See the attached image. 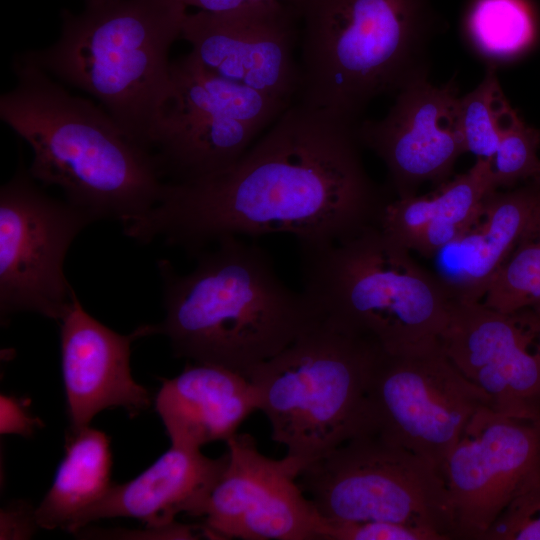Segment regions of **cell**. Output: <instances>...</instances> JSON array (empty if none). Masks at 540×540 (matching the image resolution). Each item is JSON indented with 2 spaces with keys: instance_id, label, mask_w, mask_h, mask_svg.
<instances>
[{
  "instance_id": "cell-24",
  "label": "cell",
  "mask_w": 540,
  "mask_h": 540,
  "mask_svg": "<svg viewBox=\"0 0 540 540\" xmlns=\"http://www.w3.org/2000/svg\"><path fill=\"white\" fill-rule=\"evenodd\" d=\"M516 115L500 87L496 67L489 65L481 82L458 97V125L466 152L491 159L505 128Z\"/></svg>"
},
{
  "instance_id": "cell-19",
  "label": "cell",
  "mask_w": 540,
  "mask_h": 540,
  "mask_svg": "<svg viewBox=\"0 0 540 540\" xmlns=\"http://www.w3.org/2000/svg\"><path fill=\"white\" fill-rule=\"evenodd\" d=\"M539 207L537 181L488 194L473 223L431 258L455 300H483Z\"/></svg>"
},
{
  "instance_id": "cell-9",
  "label": "cell",
  "mask_w": 540,
  "mask_h": 540,
  "mask_svg": "<svg viewBox=\"0 0 540 540\" xmlns=\"http://www.w3.org/2000/svg\"><path fill=\"white\" fill-rule=\"evenodd\" d=\"M206 70L191 53L171 62L152 154L166 182L199 179L236 163L289 107Z\"/></svg>"
},
{
  "instance_id": "cell-28",
  "label": "cell",
  "mask_w": 540,
  "mask_h": 540,
  "mask_svg": "<svg viewBox=\"0 0 540 540\" xmlns=\"http://www.w3.org/2000/svg\"><path fill=\"white\" fill-rule=\"evenodd\" d=\"M319 535L320 540H435L431 534L403 524L325 518Z\"/></svg>"
},
{
  "instance_id": "cell-31",
  "label": "cell",
  "mask_w": 540,
  "mask_h": 540,
  "mask_svg": "<svg viewBox=\"0 0 540 540\" xmlns=\"http://www.w3.org/2000/svg\"><path fill=\"white\" fill-rule=\"evenodd\" d=\"M186 7H195L199 11L222 13L242 7L269 1H289L296 3L299 0H180Z\"/></svg>"
},
{
  "instance_id": "cell-2",
  "label": "cell",
  "mask_w": 540,
  "mask_h": 540,
  "mask_svg": "<svg viewBox=\"0 0 540 540\" xmlns=\"http://www.w3.org/2000/svg\"><path fill=\"white\" fill-rule=\"evenodd\" d=\"M15 86L0 97V118L30 146V175L59 187L95 221L122 225L162 197L166 181L152 153L133 142L93 101L73 95L31 52L13 62Z\"/></svg>"
},
{
  "instance_id": "cell-11",
  "label": "cell",
  "mask_w": 540,
  "mask_h": 540,
  "mask_svg": "<svg viewBox=\"0 0 540 540\" xmlns=\"http://www.w3.org/2000/svg\"><path fill=\"white\" fill-rule=\"evenodd\" d=\"M375 433L428 460L443 473L449 453L490 397L469 381L440 346L392 355L384 351L370 388Z\"/></svg>"
},
{
  "instance_id": "cell-21",
  "label": "cell",
  "mask_w": 540,
  "mask_h": 540,
  "mask_svg": "<svg viewBox=\"0 0 540 540\" xmlns=\"http://www.w3.org/2000/svg\"><path fill=\"white\" fill-rule=\"evenodd\" d=\"M490 159L475 164L425 196L389 195L377 226L411 253L433 258L476 219L485 198L496 190Z\"/></svg>"
},
{
  "instance_id": "cell-6",
  "label": "cell",
  "mask_w": 540,
  "mask_h": 540,
  "mask_svg": "<svg viewBox=\"0 0 540 540\" xmlns=\"http://www.w3.org/2000/svg\"><path fill=\"white\" fill-rule=\"evenodd\" d=\"M300 254L302 292L320 318L392 355L439 347L455 299L376 224Z\"/></svg>"
},
{
  "instance_id": "cell-26",
  "label": "cell",
  "mask_w": 540,
  "mask_h": 540,
  "mask_svg": "<svg viewBox=\"0 0 540 540\" xmlns=\"http://www.w3.org/2000/svg\"><path fill=\"white\" fill-rule=\"evenodd\" d=\"M540 130L516 115L505 128L490 159L497 189H507L530 181L540 182Z\"/></svg>"
},
{
  "instance_id": "cell-13",
  "label": "cell",
  "mask_w": 540,
  "mask_h": 540,
  "mask_svg": "<svg viewBox=\"0 0 540 540\" xmlns=\"http://www.w3.org/2000/svg\"><path fill=\"white\" fill-rule=\"evenodd\" d=\"M439 346L495 411L540 421V311L454 300Z\"/></svg>"
},
{
  "instance_id": "cell-18",
  "label": "cell",
  "mask_w": 540,
  "mask_h": 540,
  "mask_svg": "<svg viewBox=\"0 0 540 540\" xmlns=\"http://www.w3.org/2000/svg\"><path fill=\"white\" fill-rule=\"evenodd\" d=\"M228 463V453L209 458L200 449L171 445L151 466L106 494L69 527L76 534L90 523L129 517L151 527L175 522L179 513L198 516Z\"/></svg>"
},
{
  "instance_id": "cell-8",
  "label": "cell",
  "mask_w": 540,
  "mask_h": 540,
  "mask_svg": "<svg viewBox=\"0 0 540 540\" xmlns=\"http://www.w3.org/2000/svg\"><path fill=\"white\" fill-rule=\"evenodd\" d=\"M298 483L317 512L337 521H383L455 539L440 469L377 433L354 437L308 463Z\"/></svg>"
},
{
  "instance_id": "cell-12",
  "label": "cell",
  "mask_w": 540,
  "mask_h": 540,
  "mask_svg": "<svg viewBox=\"0 0 540 540\" xmlns=\"http://www.w3.org/2000/svg\"><path fill=\"white\" fill-rule=\"evenodd\" d=\"M228 463L199 517L212 539L320 540L322 516L298 483L308 464L263 455L255 439L236 433L226 441Z\"/></svg>"
},
{
  "instance_id": "cell-16",
  "label": "cell",
  "mask_w": 540,
  "mask_h": 540,
  "mask_svg": "<svg viewBox=\"0 0 540 540\" xmlns=\"http://www.w3.org/2000/svg\"><path fill=\"white\" fill-rule=\"evenodd\" d=\"M454 84L437 87L421 79L396 94L380 120H361L357 134L363 147L385 164L395 197L415 196L427 182L448 181L458 158L466 153L457 118Z\"/></svg>"
},
{
  "instance_id": "cell-29",
  "label": "cell",
  "mask_w": 540,
  "mask_h": 540,
  "mask_svg": "<svg viewBox=\"0 0 540 540\" xmlns=\"http://www.w3.org/2000/svg\"><path fill=\"white\" fill-rule=\"evenodd\" d=\"M1 539H28L40 528L36 508L24 502H11L0 514Z\"/></svg>"
},
{
  "instance_id": "cell-15",
  "label": "cell",
  "mask_w": 540,
  "mask_h": 540,
  "mask_svg": "<svg viewBox=\"0 0 540 540\" xmlns=\"http://www.w3.org/2000/svg\"><path fill=\"white\" fill-rule=\"evenodd\" d=\"M298 19L289 1L222 13L197 11L186 14L181 38L209 72L291 105L300 84Z\"/></svg>"
},
{
  "instance_id": "cell-32",
  "label": "cell",
  "mask_w": 540,
  "mask_h": 540,
  "mask_svg": "<svg viewBox=\"0 0 540 540\" xmlns=\"http://www.w3.org/2000/svg\"><path fill=\"white\" fill-rule=\"evenodd\" d=\"M91 1H98V0H86V2H91Z\"/></svg>"
},
{
  "instance_id": "cell-23",
  "label": "cell",
  "mask_w": 540,
  "mask_h": 540,
  "mask_svg": "<svg viewBox=\"0 0 540 540\" xmlns=\"http://www.w3.org/2000/svg\"><path fill=\"white\" fill-rule=\"evenodd\" d=\"M467 33L473 48L495 66L527 51L535 23L523 0H477L469 12Z\"/></svg>"
},
{
  "instance_id": "cell-3",
  "label": "cell",
  "mask_w": 540,
  "mask_h": 540,
  "mask_svg": "<svg viewBox=\"0 0 540 540\" xmlns=\"http://www.w3.org/2000/svg\"><path fill=\"white\" fill-rule=\"evenodd\" d=\"M197 252L179 274L157 261L165 317L150 334L168 338L176 357L243 375L291 344L318 318L304 295L285 285L270 255L240 236Z\"/></svg>"
},
{
  "instance_id": "cell-27",
  "label": "cell",
  "mask_w": 540,
  "mask_h": 540,
  "mask_svg": "<svg viewBox=\"0 0 540 540\" xmlns=\"http://www.w3.org/2000/svg\"><path fill=\"white\" fill-rule=\"evenodd\" d=\"M482 540H540V475L514 497Z\"/></svg>"
},
{
  "instance_id": "cell-4",
  "label": "cell",
  "mask_w": 540,
  "mask_h": 540,
  "mask_svg": "<svg viewBox=\"0 0 540 540\" xmlns=\"http://www.w3.org/2000/svg\"><path fill=\"white\" fill-rule=\"evenodd\" d=\"M299 103L359 123L377 97L427 79L430 0H299Z\"/></svg>"
},
{
  "instance_id": "cell-7",
  "label": "cell",
  "mask_w": 540,
  "mask_h": 540,
  "mask_svg": "<svg viewBox=\"0 0 540 540\" xmlns=\"http://www.w3.org/2000/svg\"><path fill=\"white\" fill-rule=\"evenodd\" d=\"M382 348L318 318L278 354L251 369L273 441L307 463L375 433L371 380Z\"/></svg>"
},
{
  "instance_id": "cell-20",
  "label": "cell",
  "mask_w": 540,
  "mask_h": 540,
  "mask_svg": "<svg viewBox=\"0 0 540 540\" xmlns=\"http://www.w3.org/2000/svg\"><path fill=\"white\" fill-rule=\"evenodd\" d=\"M161 381L155 410L171 445L200 449L210 442H226L259 410L251 381L222 366L187 363L179 375Z\"/></svg>"
},
{
  "instance_id": "cell-30",
  "label": "cell",
  "mask_w": 540,
  "mask_h": 540,
  "mask_svg": "<svg viewBox=\"0 0 540 540\" xmlns=\"http://www.w3.org/2000/svg\"><path fill=\"white\" fill-rule=\"evenodd\" d=\"M1 434H18L25 437L31 436L43 423L33 417L25 402L14 397L1 395Z\"/></svg>"
},
{
  "instance_id": "cell-10",
  "label": "cell",
  "mask_w": 540,
  "mask_h": 540,
  "mask_svg": "<svg viewBox=\"0 0 540 540\" xmlns=\"http://www.w3.org/2000/svg\"><path fill=\"white\" fill-rule=\"evenodd\" d=\"M23 162L0 189V315L33 312L60 322L75 294L64 274L67 252L95 220L48 195Z\"/></svg>"
},
{
  "instance_id": "cell-14",
  "label": "cell",
  "mask_w": 540,
  "mask_h": 540,
  "mask_svg": "<svg viewBox=\"0 0 540 540\" xmlns=\"http://www.w3.org/2000/svg\"><path fill=\"white\" fill-rule=\"evenodd\" d=\"M455 539L482 540L493 521L540 475V421L478 410L443 466Z\"/></svg>"
},
{
  "instance_id": "cell-1",
  "label": "cell",
  "mask_w": 540,
  "mask_h": 540,
  "mask_svg": "<svg viewBox=\"0 0 540 540\" xmlns=\"http://www.w3.org/2000/svg\"><path fill=\"white\" fill-rule=\"evenodd\" d=\"M358 124L292 103L236 163L166 182L158 203L123 231L195 255L226 236L286 233L299 247L319 246L377 225L389 192L366 171Z\"/></svg>"
},
{
  "instance_id": "cell-22",
  "label": "cell",
  "mask_w": 540,
  "mask_h": 540,
  "mask_svg": "<svg viewBox=\"0 0 540 540\" xmlns=\"http://www.w3.org/2000/svg\"><path fill=\"white\" fill-rule=\"evenodd\" d=\"M111 465L110 440L103 431L89 425L69 429L65 455L50 489L36 507L39 527L68 531L109 490Z\"/></svg>"
},
{
  "instance_id": "cell-25",
  "label": "cell",
  "mask_w": 540,
  "mask_h": 540,
  "mask_svg": "<svg viewBox=\"0 0 540 540\" xmlns=\"http://www.w3.org/2000/svg\"><path fill=\"white\" fill-rule=\"evenodd\" d=\"M481 302L500 311H540V207Z\"/></svg>"
},
{
  "instance_id": "cell-5",
  "label": "cell",
  "mask_w": 540,
  "mask_h": 540,
  "mask_svg": "<svg viewBox=\"0 0 540 540\" xmlns=\"http://www.w3.org/2000/svg\"><path fill=\"white\" fill-rule=\"evenodd\" d=\"M180 0H98L63 13L58 39L31 52L60 82L96 99L123 132L152 153L171 82L169 51L181 37Z\"/></svg>"
},
{
  "instance_id": "cell-17",
  "label": "cell",
  "mask_w": 540,
  "mask_h": 540,
  "mask_svg": "<svg viewBox=\"0 0 540 540\" xmlns=\"http://www.w3.org/2000/svg\"><path fill=\"white\" fill-rule=\"evenodd\" d=\"M59 324L69 429L88 426L105 409L120 407L136 416L150 407L149 392L130 368L131 344L150 335L149 325L120 334L91 316L76 293Z\"/></svg>"
}]
</instances>
